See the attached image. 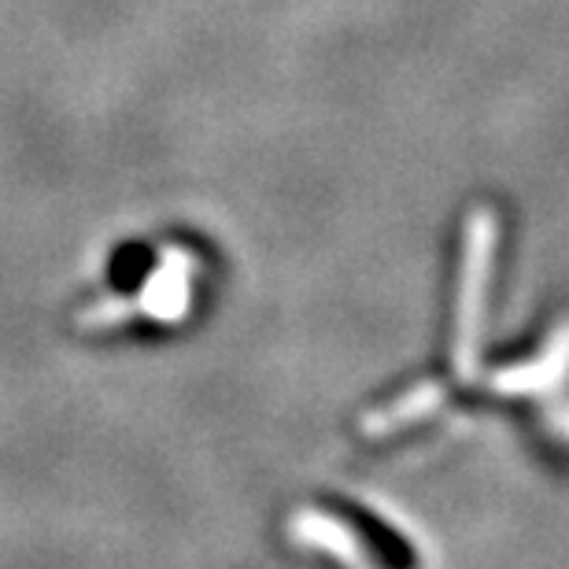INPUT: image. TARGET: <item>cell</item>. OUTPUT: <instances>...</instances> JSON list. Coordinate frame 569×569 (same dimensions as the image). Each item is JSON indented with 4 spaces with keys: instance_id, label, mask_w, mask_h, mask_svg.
Instances as JSON below:
<instances>
[{
    "instance_id": "obj_1",
    "label": "cell",
    "mask_w": 569,
    "mask_h": 569,
    "mask_svg": "<svg viewBox=\"0 0 569 569\" xmlns=\"http://www.w3.org/2000/svg\"><path fill=\"white\" fill-rule=\"evenodd\" d=\"M492 244H496V219H492V211L481 208L470 214V226H466V263H462V300H459V362H462V370H470L477 315H481V303H485L488 267H492Z\"/></svg>"
},
{
    "instance_id": "obj_2",
    "label": "cell",
    "mask_w": 569,
    "mask_h": 569,
    "mask_svg": "<svg viewBox=\"0 0 569 569\" xmlns=\"http://www.w3.org/2000/svg\"><path fill=\"white\" fill-rule=\"evenodd\" d=\"M189 307V281L178 270H167L152 281V296H148V311L159 318H178Z\"/></svg>"
},
{
    "instance_id": "obj_3",
    "label": "cell",
    "mask_w": 569,
    "mask_h": 569,
    "mask_svg": "<svg viewBox=\"0 0 569 569\" xmlns=\"http://www.w3.org/2000/svg\"><path fill=\"white\" fill-rule=\"evenodd\" d=\"M440 400V389H432V385H426V389H415L407 400L396 407V415H378V418H370L367 422V429L370 432H378V429H385V426H400V422H411V418H418V415H426L432 403Z\"/></svg>"
}]
</instances>
